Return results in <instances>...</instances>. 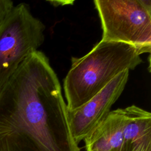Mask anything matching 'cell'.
I'll use <instances>...</instances> for the list:
<instances>
[{"label": "cell", "mask_w": 151, "mask_h": 151, "mask_svg": "<svg viewBox=\"0 0 151 151\" xmlns=\"http://www.w3.org/2000/svg\"><path fill=\"white\" fill-rule=\"evenodd\" d=\"M0 151H80L48 58L36 51L0 90Z\"/></svg>", "instance_id": "6da1fadb"}, {"label": "cell", "mask_w": 151, "mask_h": 151, "mask_svg": "<svg viewBox=\"0 0 151 151\" xmlns=\"http://www.w3.org/2000/svg\"><path fill=\"white\" fill-rule=\"evenodd\" d=\"M133 45L101 40L85 55L72 57L63 81L67 110L77 109L124 71L134 70L143 60Z\"/></svg>", "instance_id": "7a4b0ae2"}, {"label": "cell", "mask_w": 151, "mask_h": 151, "mask_svg": "<svg viewBox=\"0 0 151 151\" xmlns=\"http://www.w3.org/2000/svg\"><path fill=\"white\" fill-rule=\"evenodd\" d=\"M102 41L134 46L140 55L151 51L150 0H94Z\"/></svg>", "instance_id": "3957f363"}, {"label": "cell", "mask_w": 151, "mask_h": 151, "mask_svg": "<svg viewBox=\"0 0 151 151\" xmlns=\"http://www.w3.org/2000/svg\"><path fill=\"white\" fill-rule=\"evenodd\" d=\"M45 29L28 4L14 6L0 27V90L24 60L43 44Z\"/></svg>", "instance_id": "277c9868"}, {"label": "cell", "mask_w": 151, "mask_h": 151, "mask_svg": "<svg viewBox=\"0 0 151 151\" xmlns=\"http://www.w3.org/2000/svg\"><path fill=\"white\" fill-rule=\"evenodd\" d=\"M129 74V71L120 73L83 106L72 111L67 110L70 132L77 145L108 116L111 106L123 91Z\"/></svg>", "instance_id": "5b68a950"}, {"label": "cell", "mask_w": 151, "mask_h": 151, "mask_svg": "<svg viewBox=\"0 0 151 151\" xmlns=\"http://www.w3.org/2000/svg\"><path fill=\"white\" fill-rule=\"evenodd\" d=\"M126 123L123 109L111 111L83 140L86 151H120Z\"/></svg>", "instance_id": "8992f818"}, {"label": "cell", "mask_w": 151, "mask_h": 151, "mask_svg": "<svg viewBox=\"0 0 151 151\" xmlns=\"http://www.w3.org/2000/svg\"><path fill=\"white\" fill-rule=\"evenodd\" d=\"M123 110L126 123L120 151H151V113L135 105Z\"/></svg>", "instance_id": "52a82bcc"}, {"label": "cell", "mask_w": 151, "mask_h": 151, "mask_svg": "<svg viewBox=\"0 0 151 151\" xmlns=\"http://www.w3.org/2000/svg\"><path fill=\"white\" fill-rule=\"evenodd\" d=\"M14 7L11 0H0V27L5 21Z\"/></svg>", "instance_id": "ba28073f"}]
</instances>
